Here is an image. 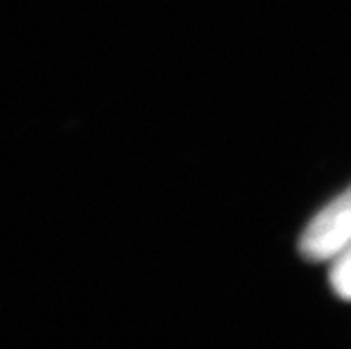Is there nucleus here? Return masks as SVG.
<instances>
[{
    "label": "nucleus",
    "mask_w": 351,
    "mask_h": 349,
    "mask_svg": "<svg viewBox=\"0 0 351 349\" xmlns=\"http://www.w3.org/2000/svg\"><path fill=\"white\" fill-rule=\"evenodd\" d=\"M347 248H351V189L331 200L300 239L302 254L311 261H333Z\"/></svg>",
    "instance_id": "nucleus-1"
},
{
    "label": "nucleus",
    "mask_w": 351,
    "mask_h": 349,
    "mask_svg": "<svg viewBox=\"0 0 351 349\" xmlns=\"http://www.w3.org/2000/svg\"><path fill=\"white\" fill-rule=\"evenodd\" d=\"M333 293L342 300H351V248H347L338 258H333L331 268Z\"/></svg>",
    "instance_id": "nucleus-2"
}]
</instances>
